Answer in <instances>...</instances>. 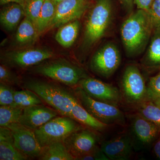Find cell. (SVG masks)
I'll list each match as a JSON object with an SVG mask.
<instances>
[{
	"instance_id": "1",
	"label": "cell",
	"mask_w": 160,
	"mask_h": 160,
	"mask_svg": "<svg viewBox=\"0 0 160 160\" xmlns=\"http://www.w3.org/2000/svg\"><path fill=\"white\" fill-rule=\"evenodd\" d=\"M153 27L149 12L138 9L123 23L121 37L127 53L133 56L140 53L147 45Z\"/></svg>"
},
{
	"instance_id": "2",
	"label": "cell",
	"mask_w": 160,
	"mask_h": 160,
	"mask_svg": "<svg viewBox=\"0 0 160 160\" xmlns=\"http://www.w3.org/2000/svg\"><path fill=\"white\" fill-rule=\"evenodd\" d=\"M24 87L36 93L60 115L72 118V109L76 98L74 91H69L58 84L38 80L27 81Z\"/></svg>"
},
{
	"instance_id": "3",
	"label": "cell",
	"mask_w": 160,
	"mask_h": 160,
	"mask_svg": "<svg viewBox=\"0 0 160 160\" xmlns=\"http://www.w3.org/2000/svg\"><path fill=\"white\" fill-rule=\"evenodd\" d=\"M33 72L69 87H77L88 77L80 67L64 60H56L40 64L32 69Z\"/></svg>"
},
{
	"instance_id": "4",
	"label": "cell",
	"mask_w": 160,
	"mask_h": 160,
	"mask_svg": "<svg viewBox=\"0 0 160 160\" xmlns=\"http://www.w3.org/2000/svg\"><path fill=\"white\" fill-rule=\"evenodd\" d=\"M74 92L81 105L95 118L108 126H124L126 119L118 106L94 99L78 86Z\"/></svg>"
},
{
	"instance_id": "5",
	"label": "cell",
	"mask_w": 160,
	"mask_h": 160,
	"mask_svg": "<svg viewBox=\"0 0 160 160\" xmlns=\"http://www.w3.org/2000/svg\"><path fill=\"white\" fill-rule=\"evenodd\" d=\"M112 0H98L89 13L85 31V43L91 46L103 37L112 16Z\"/></svg>"
},
{
	"instance_id": "6",
	"label": "cell",
	"mask_w": 160,
	"mask_h": 160,
	"mask_svg": "<svg viewBox=\"0 0 160 160\" xmlns=\"http://www.w3.org/2000/svg\"><path fill=\"white\" fill-rule=\"evenodd\" d=\"M83 127L72 118L61 116L53 118L34 131L40 146L43 147L63 142L69 134Z\"/></svg>"
},
{
	"instance_id": "7",
	"label": "cell",
	"mask_w": 160,
	"mask_h": 160,
	"mask_svg": "<svg viewBox=\"0 0 160 160\" xmlns=\"http://www.w3.org/2000/svg\"><path fill=\"white\" fill-rule=\"evenodd\" d=\"M120 91L126 102L134 106L147 99V86L137 66L131 65L126 67L122 78Z\"/></svg>"
},
{
	"instance_id": "8",
	"label": "cell",
	"mask_w": 160,
	"mask_h": 160,
	"mask_svg": "<svg viewBox=\"0 0 160 160\" xmlns=\"http://www.w3.org/2000/svg\"><path fill=\"white\" fill-rule=\"evenodd\" d=\"M121 61L118 47L112 43H108L95 52L90 62V67L100 76L109 78L117 70Z\"/></svg>"
},
{
	"instance_id": "9",
	"label": "cell",
	"mask_w": 160,
	"mask_h": 160,
	"mask_svg": "<svg viewBox=\"0 0 160 160\" xmlns=\"http://www.w3.org/2000/svg\"><path fill=\"white\" fill-rule=\"evenodd\" d=\"M54 56V53L49 49L34 48L9 52L3 59L4 65L24 69L39 65Z\"/></svg>"
},
{
	"instance_id": "10",
	"label": "cell",
	"mask_w": 160,
	"mask_h": 160,
	"mask_svg": "<svg viewBox=\"0 0 160 160\" xmlns=\"http://www.w3.org/2000/svg\"><path fill=\"white\" fill-rule=\"evenodd\" d=\"M94 131L84 127L73 132L63 141L66 149L75 160L98 147V137Z\"/></svg>"
},
{
	"instance_id": "11",
	"label": "cell",
	"mask_w": 160,
	"mask_h": 160,
	"mask_svg": "<svg viewBox=\"0 0 160 160\" xmlns=\"http://www.w3.org/2000/svg\"><path fill=\"white\" fill-rule=\"evenodd\" d=\"M78 86L94 99L117 106L122 100L121 91L117 87L97 79L88 77Z\"/></svg>"
},
{
	"instance_id": "12",
	"label": "cell",
	"mask_w": 160,
	"mask_h": 160,
	"mask_svg": "<svg viewBox=\"0 0 160 160\" xmlns=\"http://www.w3.org/2000/svg\"><path fill=\"white\" fill-rule=\"evenodd\" d=\"M7 127L12 132L15 148L29 159L38 158L42 147L38 142L34 130L19 122L12 123Z\"/></svg>"
},
{
	"instance_id": "13",
	"label": "cell",
	"mask_w": 160,
	"mask_h": 160,
	"mask_svg": "<svg viewBox=\"0 0 160 160\" xmlns=\"http://www.w3.org/2000/svg\"><path fill=\"white\" fill-rule=\"evenodd\" d=\"M86 7V0H64L58 4L54 18L48 29L61 27L78 20L82 15Z\"/></svg>"
},
{
	"instance_id": "14",
	"label": "cell",
	"mask_w": 160,
	"mask_h": 160,
	"mask_svg": "<svg viewBox=\"0 0 160 160\" xmlns=\"http://www.w3.org/2000/svg\"><path fill=\"white\" fill-rule=\"evenodd\" d=\"M59 114L50 106L43 104L36 105L23 109L18 122L34 131Z\"/></svg>"
},
{
	"instance_id": "15",
	"label": "cell",
	"mask_w": 160,
	"mask_h": 160,
	"mask_svg": "<svg viewBox=\"0 0 160 160\" xmlns=\"http://www.w3.org/2000/svg\"><path fill=\"white\" fill-rule=\"evenodd\" d=\"M100 148L109 160H127L132 152V141L129 135L124 133L104 142Z\"/></svg>"
},
{
	"instance_id": "16",
	"label": "cell",
	"mask_w": 160,
	"mask_h": 160,
	"mask_svg": "<svg viewBox=\"0 0 160 160\" xmlns=\"http://www.w3.org/2000/svg\"><path fill=\"white\" fill-rule=\"evenodd\" d=\"M131 122L134 136L144 146L151 144L160 135V128L137 112L132 117Z\"/></svg>"
},
{
	"instance_id": "17",
	"label": "cell",
	"mask_w": 160,
	"mask_h": 160,
	"mask_svg": "<svg viewBox=\"0 0 160 160\" xmlns=\"http://www.w3.org/2000/svg\"><path fill=\"white\" fill-rule=\"evenodd\" d=\"M28 159L27 157L15 147L13 135L10 129L8 127H0V160Z\"/></svg>"
},
{
	"instance_id": "18",
	"label": "cell",
	"mask_w": 160,
	"mask_h": 160,
	"mask_svg": "<svg viewBox=\"0 0 160 160\" xmlns=\"http://www.w3.org/2000/svg\"><path fill=\"white\" fill-rule=\"evenodd\" d=\"M71 115L72 118L82 126L95 131H104L109 126L97 119L89 113L81 105L76 96L72 109Z\"/></svg>"
},
{
	"instance_id": "19",
	"label": "cell",
	"mask_w": 160,
	"mask_h": 160,
	"mask_svg": "<svg viewBox=\"0 0 160 160\" xmlns=\"http://www.w3.org/2000/svg\"><path fill=\"white\" fill-rule=\"evenodd\" d=\"M1 10L0 21L5 29L9 31L14 30L25 16L24 7L20 4L10 3L4 5Z\"/></svg>"
},
{
	"instance_id": "20",
	"label": "cell",
	"mask_w": 160,
	"mask_h": 160,
	"mask_svg": "<svg viewBox=\"0 0 160 160\" xmlns=\"http://www.w3.org/2000/svg\"><path fill=\"white\" fill-rule=\"evenodd\" d=\"M142 64L148 70L160 71V28L153 29L151 42L143 58Z\"/></svg>"
},
{
	"instance_id": "21",
	"label": "cell",
	"mask_w": 160,
	"mask_h": 160,
	"mask_svg": "<svg viewBox=\"0 0 160 160\" xmlns=\"http://www.w3.org/2000/svg\"><path fill=\"white\" fill-rule=\"evenodd\" d=\"M38 159L40 160H74L63 142H56L42 147Z\"/></svg>"
},
{
	"instance_id": "22",
	"label": "cell",
	"mask_w": 160,
	"mask_h": 160,
	"mask_svg": "<svg viewBox=\"0 0 160 160\" xmlns=\"http://www.w3.org/2000/svg\"><path fill=\"white\" fill-rule=\"evenodd\" d=\"M79 27V22L78 20L63 25L55 35L56 40L63 47L69 48L78 37Z\"/></svg>"
},
{
	"instance_id": "23",
	"label": "cell",
	"mask_w": 160,
	"mask_h": 160,
	"mask_svg": "<svg viewBox=\"0 0 160 160\" xmlns=\"http://www.w3.org/2000/svg\"><path fill=\"white\" fill-rule=\"evenodd\" d=\"M57 5L53 0H45L35 24L38 34L42 33L49 28L54 18Z\"/></svg>"
},
{
	"instance_id": "24",
	"label": "cell",
	"mask_w": 160,
	"mask_h": 160,
	"mask_svg": "<svg viewBox=\"0 0 160 160\" xmlns=\"http://www.w3.org/2000/svg\"><path fill=\"white\" fill-rule=\"evenodd\" d=\"M137 112L154 123L160 129V104L147 98L135 106Z\"/></svg>"
},
{
	"instance_id": "25",
	"label": "cell",
	"mask_w": 160,
	"mask_h": 160,
	"mask_svg": "<svg viewBox=\"0 0 160 160\" xmlns=\"http://www.w3.org/2000/svg\"><path fill=\"white\" fill-rule=\"evenodd\" d=\"M38 34L34 23L25 17L18 27L16 34V40L21 45H26L33 41Z\"/></svg>"
},
{
	"instance_id": "26",
	"label": "cell",
	"mask_w": 160,
	"mask_h": 160,
	"mask_svg": "<svg viewBox=\"0 0 160 160\" xmlns=\"http://www.w3.org/2000/svg\"><path fill=\"white\" fill-rule=\"evenodd\" d=\"M14 107L24 109L27 107L43 104V101L36 93L29 89L15 91Z\"/></svg>"
},
{
	"instance_id": "27",
	"label": "cell",
	"mask_w": 160,
	"mask_h": 160,
	"mask_svg": "<svg viewBox=\"0 0 160 160\" xmlns=\"http://www.w3.org/2000/svg\"><path fill=\"white\" fill-rule=\"evenodd\" d=\"M23 109L11 106H0V127H6L18 122Z\"/></svg>"
},
{
	"instance_id": "28",
	"label": "cell",
	"mask_w": 160,
	"mask_h": 160,
	"mask_svg": "<svg viewBox=\"0 0 160 160\" xmlns=\"http://www.w3.org/2000/svg\"><path fill=\"white\" fill-rule=\"evenodd\" d=\"M44 2L45 0H29L24 7L25 17L31 20L34 24L36 22Z\"/></svg>"
},
{
	"instance_id": "29",
	"label": "cell",
	"mask_w": 160,
	"mask_h": 160,
	"mask_svg": "<svg viewBox=\"0 0 160 160\" xmlns=\"http://www.w3.org/2000/svg\"><path fill=\"white\" fill-rule=\"evenodd\" d=\"M14 90L11 86L1 83L0 84V105L14 107Z\"/></svg>"
},
{
	"instance_id": "30",
	"label": "cell",
	"mask_w": 160,
	"mask_h": 160,
	"mask_svg": "<svg viewBox=\"0 0 160 160\" xmlns=\"http://www.w3.org/2000/svg\"><path fill=\"white\" fill-rule=\"evenodd\" d=\"M1 83L9 86H18L20 81L18 77L9 69V67L2 64L0 66Z\"/></svg>"
},
{
	"instance_id": "31",
	"label": "cell",
	"mask_w": 160,
	"mask_h": 160,
	"mask_svg": "<svg viewBox=\"0 0 160 160\" xmlns=\"http://www.w3.org/2000/svg\"><path fill=\"white\" fill-rule=\"evenodd\" d=\"M148 98L153 99L158 98L160 95V71L156 75L150 78L147 86Z\"/></svg>"
},
{
	"instance_id": "32",
	"label": "cell",
	"mask_w": 160,
	"mask_h": 160,
	"mask_svg": "<svg viewBox=\"0 0 160 160\" xmlns=\"http://www.w3.org/2000/svg\"><path fill=\"white\" fill-rule=\"evenodd\" d=\"M148 12L151 17L154 29L160 28V0H154Z\"/></svg>"
},
{
	"instance_id": "33",
	"label": "cell",
	"mask_w": 160,
	"mask_h": 160,
	"mask_svg": "<svg viewBox=\"0 0 160 160\" xmlns=\"http://www.w3.org/2000/svg\"><path fill=\"white\" fill-rule=\"evenodd\" d=\"M108 160V157L103 152L101 148L96 147L93 150L78 158L76 160Z\"/></svg>"
},
{
	"instance_id": "34",
	"label": "cell",
	"mask_w": 160,
	"mask_h": 160,
	"mask_svg": "<svg viewBox=\"0 0 160 160\" xmlns=\"http://www.w3.org/2000/svg\"><path fill=\"white\" fill-rule=\"evenodd\" d=\"M154 0H134V4L138 9L149 12Z\"/></svg>"
},
{
	"instance_id": "35",
	"label": "cell",
	"mask_w": 160,
	"mask_h": 160,
	"mask_svg": "<svg viewBox=\"0 0 160 160\" xmlns=\"http://www.w3.org/2000/svg\"><path fill=\"white\" fill-rule=\"evenodd\" d=\"M28 1L29 0H0V4L1 5H5L8 3H17L22 6L24 8Z\"/></svg>"
},
{
	"instance_id": "36",
	"label": "cell",
	"mask_w": 160,
	"mask_h": 160,
	"mask_svg": "<svg viewBox=\"0 0 160 160\" xmlns=\"http://www.w3.org/2000/svg\"><path fill=\"white\" fill-rule=\"evenodd\" d=\"M153 152L156 157L160 160V136L155 143L153 146Z\"/></svg>"
},
{
	"instance_id": "37",
	"label": "cell",
	"mask_w": 160,
	"mask_h": 160,
	"mask_svg": "<svg viewBox=\"0 0 160 160\" xmlns=\"http://www.w3.org/2000/svg\"><path fill=\"white\" fill-rule=\"evenodd\" d=\"M123 4L128 9H131L134 4V0H121Z\"/></svg>"
},
{
	"instance_id": "38",
	"label": "cell",
	"mask_w": 160,
	"mask_h": 160,
	"mask_svg": "<svg viewBox=\"0 0 160 160\" xmlns=\"http://www.w3.org/2000/svg\"><path fill=\"white\" fill-rule=\"evenodd\" d=\"M53 1L56 3L57 4H58L59 3H61V2H63L64 0H53Z\"/></svg>"
}]
</instances>
